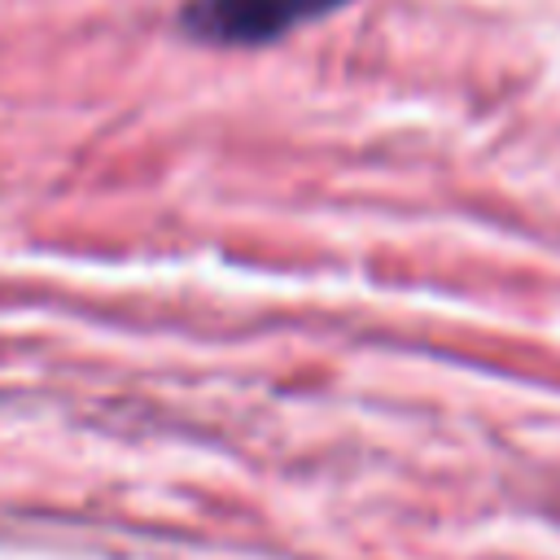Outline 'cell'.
I'll return each mask as SVG.
<instances>
[{
  "instance_id": "6da1fadb",
  "label": "cell",
  "mask_w": 560,
  "mask_h": 560,
  "mask_svg": "<svg viewBox=\"0 0 560 560\" xmlns=\"http://www.w3.org/2000/svg\"><path fill=\"white\" fill-rule=\"evenodd\" d=\"M341 4L346 0H188L179 22L201 44L241 48V44L280 39L293 26L315 22Z\"/></svg>"
}]
</instances>
